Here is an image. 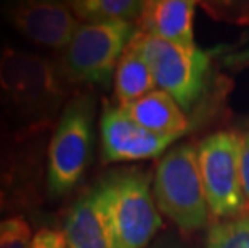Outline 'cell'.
<instances>
[{"label":"cell","mask_w":249,"mask_h":248,"mask_svg":"<svg viewBox=\"0 0 249 248\" xmlns=\"http://www.w3.org/2000/svg\"><path fill=\"white\" fill-rule=\"evenodd\" d=\"M58 63L12 45H0V108L19 133H42L66 98Z\"/></svg>","instance_id":"obj_1"},{"label":"cell","mask_w":249,"mask_h":248,"mask_svg":"<svg viewBox=\"0 0 249 248\" xmlns=\"http://www.w3.org/2000/svg\"><path fill=\"white\" fill-rule=\"evenodd\" d=\"M95 98L76 95L65 105L47 152V192L61 198L77 187L93 160Z\"/></svg>","instance_id":"obj_2"},{"label":"cell","mask_w":249,"mask_h":248,"mask_svg":"<svg viewBox=\"0 0 249 248\" xmlns=\"http://www.w3.org/2000/svg\"><path fill=\"white\" fill-rule=\"evenodd\" d=\"M153 195L156 207L180 230L193 232L208 223V200L192 144L174 147L156 168Z\"/></svg>","instance_id":"obj_3"},{"label":"cell","mask_w":249,"mask_h":248,"mask_svg":"<svg viewBox=\"0 0 249 248\" xmlns=\"http://www.w3.org/2000/svg\"><path fill=\"white\" fill-rule=\"evenodd\" d=\"M134 23H86L61 50L60 68L66 81L108 87L121 57L134 39Z\"/></svg>","instance_id":"obj_4"},{"label":"cell","mask_w":249,"mask_h":248,"mask_svg":"<svg viewBox=\"0 0 249 248\" xmlns=\"http://www.w3.org/2000/svg\"><path fill=\"white\" fill-rule=\"evenodd\" d=\"M132 45L150 68L155 82L182 110H192L204 91L211 57L198 47H182L139 31Z\"/></svg>","instance_id":"obj_5"},{"label":"cell","mask_w":249,"mask_h":248,"mask_svg":"<svg viewBox=\"0 0 249 248\" xmlns=\"http://www.w3.org/2000/svg\"><path fill=\"white\" fill-rule=\"evenodd\" d=\"M107 198L119 248H143L161 228L150 177L137 170L108 174L98 182Z\"/></svg>","instance_id":"obj_6"},{"label":"cell","mask_w":249,"mask_h":248,"mask_svg":"<svg viewBox=\"0 0 249 248\" xmlns=\"http://www.w3.org/2000/svg\"><path fill=\"white\" fill-rule=\"evenodd\" d=\"M243 137L231 131L208 135L196 147L201 181L215 218H236L246 211L241 186Z\"/></svg>","instance_id":"obj_7"},{"label":"cell","mask_w":249,"mask_h":248,"mask_svg":"<svg viewBox=\"0 0 249 248\" xmlns=\"http://www.w3.org/2000/svg\"><path fill=\"white\" fill-rule=\"evenodd\" d=\"M40 133H19L0 147V221L33 210L40 202L42 158L34 139Z\"/></svg>","instance_id":"obj_8"},{"label":"cell","mask_w":249,"mask_h":248,"mask_svg":"<svg viewBox=\"0 0 249 248\" xmlns=\"http://www.w3.org/2000/svg\"><path fill=\"white\" fill-rule=\"evenodd\" d=\"M0 12L5 21L28 40L55 50H65L81 26L70 3L63 2H7Z\"/></svg>","instance_id":"obj_9"},{"label":"cell","mask_w":249,"mask_h":248,"mask_svg":"<svg viewBox=\"0 0 249 248\" xmlns=\"http://www.w3.org/2000/svg\"><path fill=\"white\" fill-rule=\"evenodd\" d=\"M180 137L150 133L119 107L105 100L100 116V153L103 163L148 160L162 155Z\"/></svg>","instance_id":"obj_10"},{"label":"cell","mask_w":249,"mask_h":248,"mask_svg":"<svg viewBox=\"0 0 249 248\" xmlns=\"http://www.w3.org/2000/svg\"><path fill=\"white\" fill-rule=\"evenodd\" d=\"M68 248H119L100 184L81 193L68 210L63 228Z\"/></svg>","instance_id":"obj_11"},{"label":"cell","mask_w":249,"mask_h":248,"mask_svg":"<svg viewBox=\"0 0 249 248\" xmlns=\"http://www.w3.org/2000/svg\"><path fill=\"white\" fill-rule=\"evenodd\" d=\"M193 0H151L139 18V31L182 47H195Z\"/></svg>","instance_id":"obj_12"},{"label":"cell","mask_w":249,"mask_h":248,"mask_svg":"<svg viewBox=\"0 0 249 248\" xmlns=\"http://www.w3.org/2000/svg\"><path fill=\"white\" fill-rule=\"evenodd\" d=\"M132 121L150 133L160 135L182 137L188 129V119L183 110L167 92L151 91L135 102L119 107Z\"/></svg>","instance_id":"obj_13"},{"label":"cell","mask_w":249,"mask_h":248,"mask_svg":"<svg viewBox=\"0 0 249 248\" xmlns=\"http://www.w3.org/2000/svg\"><path fill=\"white\" fill-rule=\"evenodd\" d=\"M155 86L156 82L150 68L130 42L114 73V97L118 100V107L146 95L155 91Z\"/></svg>","instance_id":"obj_14"},{"label":"cell","mask_w":249,"mask_h":248,"mask_svg":"<svg viewBox=\"0 0 249 248\" xmlns=\"http://www.w3.org/2000/svg\"><path fill=\"white\" fill-rule=\"evenodd\" d=\"M77 19L87 23H132L139 21L145 2L137 0H74L70 2Z\"/></svg>","instance_id":"obj_15"},{"label":"cell","mask_w":249,"mask_h":248,"mask_svg":"<svg viewBox=\"0 0 249 248\" xmlns=\"http://www.w3.org/2000/svg\"><path fill=\"white\" fill-rule=\"evenodd\" d=\"M206 248H249V213L211 226Z\"/></svg>","instance_id":"obj_16"},{"label":"cell","mask_w":249,"mask_h":248,"mask_svg":"<svg viewBox=\"0 0 249 248\" xmlns=\"http://www.w3.org/2000/svg\"><path fill=\"white\" fill-rule=\"evenodd\" d=\"M33 237L31 224L23 216L0 221V248H29Z\"/></svg>","instance_id":"obj_17"},{"label":"cell","mask_w":249,"mask_h":248,"mask_svg":"<svg viewBox=\"0 0 249 248\" xmlns=\"http://www.w3.org/2000/svg\"><path fill=\"white\" fill-rule=\"evenodd\" d=\"M66 239L63 230L40 229L31 240L29 248H66Z\"/></svg>","instance_id":"obj_18"},{"label":"cell","mask_w":249,"mask_h":248,"mask_svg":"<svg viewBox=\"0 0 249 248\" xmlns=\"http://www.w3.org/2000/svg\"><path fill=\"white\" fill-rule=\"evenodd\" d=\"M241 186L246 200V210L249 208V133L243 137L241 147Z\"/></svg>","instance_id":"obj_19"}]
</instances>
